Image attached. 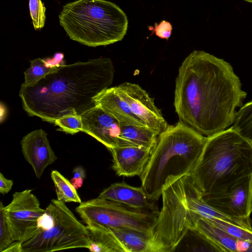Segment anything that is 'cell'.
I'll return each mask as SVG.
<instances>
[{
    "instance_id": "obj_1",
    "label": "cell",
    "mask_w": 252,
    "mask_h": 252,
    "mask_svg": "<svg viewBox=\"0 0 252 252\" xmlns=\"http://www.w3.org/2000/svg\"><path fill=\"white\" fill-rule=\"evenodd\" d=\"M246 96L229 63L195 50L179 67L174 105L180 122L208 137L233 124Z\"/></svg>"
},
{
    "instance_id": "obj_2",
    "label": "cell",
    "mask_w": 252,
    "mask_h": 252,
    "mask_svg": "<svg viewBox=\"0 0 252 252\" xmlns=\"http://www.w3.org/2000/svg\"><path fill=\"white\" fill-rule=\"evenodd\" d=\"M115 69L108 58L62 64L32 86L22 84L19 96L29 116L54 123L64 115H81L113 83Z\"/></svg>"
},
{
    "instance_id": "obj_3",
    "label": "cell",
    "mask_w": 252,
    "mask_h": 252,
    "mask_svg": "<svg viewBox=\"0 0 252 252\" xmlns=\"http://www.w3.org/2000/svg\"><path fill=\"white\" fill-rule=\"evenodd\" d=\"M207 137L179 121L158 135L149 160L139 176L148 197L157 201L163 190L189 174L203 151Z\"/></svg>"
},
{
    "instance_id": "obj_4",
    "label": "cell",
    "mask_w": 252,
    "mask_h": 252,
    "mask_svg": "<svg viewBox=\"0 0 252 252\" xmlns=\"http://www.w3.org/2000/svg\"><path fill=\"white\" fill-rule=\"evenodd\" d=\"M252 175V142L232 127L207 137L189 173L201 195L222 190Z\"/></svg>"
},
{
    "instance_id": "obj_5",
    "label": "cell",
    "mask_w": 252,
    "mask_h": 252,
    "mask_svg": "<svg viewBox=\"0 0 252 252\" xmlns=\"http://www.w3.org/2000/svg\"><path fill=\"white\" fill-rule=\"evenodd\" d=\"M60 25L69 38L90 46H105L121 41L128 20L116 4L105 0H77L63 6Z\"/></svg>"
},
{
    "instance_id": "obj_6",
    "label": "cell",
    "mask_w": 252,
    "mask_h": 252,
    "mask_svg": "<svg viewBox=\"0 0 252 252\" xmlns=\"http://www.w3.org/2000/svg\"><path fill=\"white\" fill-rule=\"evenodd\" d=\"M89 232L64 202L52 199L39 219L35 235L22 243L23 252H50L88 248Z\"/></svg>"
},
{
    "instance_id": "obj_7",
    "label": "cell",
    "mask_w": 252,
    "mask_h": 252,
    "mask_svg": "<svg viewBox=\"0 0 252 252\" xmlns=\"http://www.w3.org/2000/svg\"><path fill=\"white\" fill-rule=\"evenodd\" d=\"M162 206L150 238V252L174 251L189 230L183 177L162 192Z\"/></svg>"
},
{
    "instance_id": "obj_8",
    "label": "cell",
    "mask_w": 252,
    "mask_h": 252,
    "mask_svg": "<svg viewBox=\"0 0 252 252\" xmlns=\"http://www.w3.org/2000/svg\"><path fill=\"white\" fill-rule=\"evenodd\" d=\"M76 211L87 226L129 228L151 237L159 213L136 209L98 196L81 202Z\"/></svg>"
},
{
    "instance_id": "obj_9",
    "label": "cell",
    "mask_w": 252,
    "mask_h": 252,
    "mask_svg": "<svg viewBox=\"0 0 252 252\" xmlns=\"http://www.w3.org/2000/svg\"><path fill=\"white\" fill-rule=\"evenodd\" d=\"M45 212L32 189L14 192L11 202L4 208L13 240L23 243L32 237L38 230L39 220Z\"/></svg>"
},
{
    "instance_id": "obj_10",
    "label": "cell",
    "mask_w": 252,
    "mask_h": 252,
    "mask_svg": "<svg viewBox=\"0 0 252 252\" xmlns=\"http://www.w3.org/2000/svg\"><path fill=\"white\" fill-rule=\"evenodd\" d=\"M202 198L208 205L226 215L250 218L252 212V175L222 190L203 195Z\"/></svg>"
},
{
    "instance_id": "obj_11",
    "label": "cell",
    "mask_w": 252,
    "mask_h": 252,
    "mask_svg": "<svg viewBox=\"0 0 252 252\" xmlns=\"http://www.w3.org/2000/svg\"><path fill=\"white\" fill-rule=\"evenodd\" d=\"M116 88L134 114L146 127L158 135L166 129L169 125L160 111L155 105L153 99L140 86L126 82Z\"/></svg>"
},
{
    "instance_id": "obj_12",
    "label": "cell",
    "mask_w": 252,
    "mask_h": 252,
    "mask_svg": "<svg viewBox=\"0 0 252 252\" xmlns=\"http://www.w3.org/2000/svg\"><path fill=\"white\" fill-rule=\"evenodd\" d=\"M81 116V132L94 138L107 149L121 146V123L115 117L97 105Z\"/></svg>"
},
{
    "instance_id": "obj_13",
    "label": "cell",
    "mask_w": 252,
    "mask_h": 252,
    "mask_svg": "<svg viewBox=\"0 0 252 252\" xmlns=\"http://www.w3.org/2000/svg\"><path fill=\"white\" fill-rule=\"evenodd\" d=\"M21 145L25 159L38 179L45 168L57 159L47 138V133L42 129L33 130L24 136Z\"/></svg>"
},
{
    "instance_id": "obj_14",
    "label": "cell",
    "mask_w": 252,
    "mask_h": 252,
    "mask_svg": "<svg viewBox=\"0 0 252 252\" xmlns=\"http://www.w3.org/2000/svg\"><path fill=\"white\" fill-rule=\"evenodd\" d=\"M113 157L112 169L118 176H140L151 156L152 149L135 146H119L108 149Z\"/></svg>"
},
{
    "instance_id": "obj_15",
    "label": "cell",
    "mask_w": 252,
    "mask_h": 252,
    "mask_svg": "<svg viewBox=\"0 0 252 252\" xmlns=\"http://www.w3.org/2000/svg\"><path fill=\"white\" fill-rule=\"evenodd\" d=\"M129 207L150 212H159L155 201L150 199L141 187L131 186L126 183H116L104 189L98 195Z\"/></svg>"
},
{
    "instance_id": "obj_16",
    "label": "cell",
    "mask_w": 252,
    "mask_h": 252,
    "mask_svg": "<svg viewBox=\"0 0 252 252\" xmlns=\"http://www.w3.org/2000/svg\"><path fill=\"white\" fill-rule=\"evenodd\" d=\"M95 101L96 105L113 116L121 123L146 126L120 96L116 87L109 88L101 92Z\"/></svg>"
},
{
    "instance_id": "obj_17",
    "label": "cell",
    "mask_w": 252,
    "mask_h": 252,
    "mask_svg": "<svg viewBox=\"0 0 252 252\" xmlns=\"http://www.w3.org/2000/svg\"><path fill=\"white\" fill-rule=\"evenodd\" d=\"M189 228L195 229L220 247L223 252H237L239 241L205 218L189 211Z\"/></svg>"
},
{
    "instance_id": "obj_18",
    "label": "cell",
    "mask_w": 252,
    "mask_h": 252,
    "mask_svg": "<svg viewBox=\"0 0 252 252\" xmlns=\"http://www.w3.org/2000/svg\"><path fill=\"white\" fill-rule=\"evenodd\" d=\"M187 205L192 212L206 219L215 218L232 224L252 230L250 218H239L226 215L208 205L198 192H193L187 197Z\"/></svg>"
},
{
    "instance_id": "obj_19",
    "label": "cell",
    "mask_w": 252,
    "mask_h": 252,
    "mask_svg": "<svg viewBox=\"0 0 252 252\" xmlns=\"http://www.w3.org/2000/svg\"><path fill=\"white\" fill-rule=\"evenodd\" d=\"M158 135L145 126L121 123V146H135L153 150Z\"/></svg>"
},
{
    "instance_id": "obj_20",
    "label": "cell",
    "mask_w": 252,
    "mask_h": 252,
    "mask_svg": "<svg viewBox=\"0 0 252 252\" xmlns=\"http://www.w3.org/2000/svg\"><path fill=\"white\" fill-rule=\"evenodd\" d=\"M106 228L114 235L125 252H150V235L126 227Z\"/></svg>"
},
{
    "instance_id": "obj_21",
    "label": "cell",
    "mask_w": 252,
    "mask_h": 252,
    "mask_svg": "<svg viewBox=\"0 0 252 252\" xmlns=\"http://www.w3.org/2000/svg\"><path fill=\"white\" fill-rule=\"evenodd\" d=\"M63 53H57L52 59L37 58L31 61L30 67L24 72L25 82L22 84L27 86L34 85L63 64Z\"/></svg>"
},
{
    "instance_id": "obj_22",
    "label": "cell",
    "mask_w": 252,
    "mask_h": 252,
    "mask_svg": "<svg viewBox=\"0 0 252 252\" xmlns=\"http://www.w3.org/2000/svg\"><path fill=\"white\" fill-rule=\"evenodd\" d=\"M89 232L88 249L94 252H125L114 235L106 228L87 226Z\"/></svg>"
},
{
    "instance_id": "obj_23",
    "label": "cell",
    "mask_w": 252,
    "mask_h": 252,
    "mask_svg": "<svg viewBox=\"0 0 252 252\" xmlns=\"http://www.w3.org/2000/svg\"><path fill=\"white\" fill-rule=\"evenodd\" d=\"M51 177L54 183L57 199L63 202L81 203L77 189L65 177L57 170H53Z\"/></svg>"
},
{
    "instance_id": "obj_24",
    "label": "cell",
    "mask_w": 252,
    "mask_h": 252,
    "mask_svg": "<svg viewBox=\"0 0 252 252\" xmlns=\"http://www.w3.org/2000/svg\"><path fill=\"white\" fill-rule=\"evenodd\" d=\"M231 127L252 142V100L236 112Z\"/></svg>"
},
{
    "instance_id": "obj_25",
    "label": "cell",
    "mask_w": 252,
    "mask_h": 252,
    "mask_svg": "<svg viewBox=\"0 0 252 252\" xmlns=\"http://www.w3.org/2000/svg\"><path fill=\"white\" fill-rule=\"evenodd\" d=\"M206 219L237 240L252 243V230L215 218Z\"/></svg>"
},
{
    "instance_id": "obj_26",
    "label": "cell",
    "mask_w": 252,
    "mask_h": 252,
    "mask_svg": "<svg viewBox=\"0 0 252 252\" xmlns=\"http://www.w3.org/2000/svg\"><path fill=\"white\" fill-rule=\"evenodd\" d=\"M60 127V130L74 134L82 131L83 123L81 115L69 114L57 119L54 123Z\"/></svg>"
},
{
    "instance_id": "obj_27",
    "label": "cell",
    "mask_w": 252,
    "mask_h": 252,
    "mask_svg": "<svg viewBox=\"0 0 252 252\" xmlns=\"http://www.w3.org/2000/svg\"><path fill=\"white\" fill-rule=\"evenodd\" d=\"M29 7L34 30H41L46 20V8L42 0H29Z\"/></svg>"
},
{
    "instance_id": "obj_28",
    "label": "cell",
    "mask_w": 252,
    "mask_h": 252,
    "mask_svg": "<svg viewBox=\"0 0 252 252\" xmlns=\"http://www.w3.org/2000/svg\"><path fill=\"white\" fill-rule=\"evenodd\" d=\"M4 206L0 204V252L3 251L14 241L6 221L4 213Z\"/></svg>"
},
{
    "instance_id": "obj_29",
    "label": "cell",
    "mask_w": 252,
    "mask_h": 252,
    "mask_svg": "<svg viewBox=\"0 0 252 252\" xmlns=\"http://www.w3.org/2000/svg\"><path fill=\"white\" fill-rule=\"evenodd\" d=\"M149 29L157 36L167 40L171 35L172 27L169 22L163 20L159 24L156 23L154 27H149Z\"/></svg>"
},
{
    "instance_id": "obj_30",
    "label": "cell",
    "mask_w": 252,
    "mask_h": 252,
    "mask_svg": "<svg viewBox=\"0 0 252 252\" xmlns=\"http://www.w3.org/2000/svg\"><path fill=\"white\" fill-rule=\"evenodd\" d=\"M13 182L11 180L6 179L4 175L0 173V192L3 194H7L12 189Z\"/></svg>"
},
{
    "instance_id": "obj_31",
    "label": "cell",
    "mask_w": 252,
    "mask_h": 252,
    "mask_svg": "<svg viewBox=\"0 0 252 252\" xmlns=\"http://www.w3.org/2000/svg\"><path fill=\"white\" fill-rule=\"evenodd\" d=\"M3 252H23L22 243L20 241H14Z\"/></svg>"
},
{
    "instance_id": "obj_32",
    "label": "cell",
    "mask_w": 252,
    "mask_h": 252,
    "mask_svg": "<svg viewBox=\"0 0 252 252\" xmlns=\"http://www.w3.org/2000/svg\"><path fill=\"white\" fill-rule=\"evenodd\" d=\"M72 173L73 177H81L84 179L86 177V172L84 169L81 166H78L74 168Z\"/></svg>"
},
{
    "instance_id": "obj_33",
    "label": "cell",
    "mask_w": 252,
    "mask_h": 252,
    "mask_svg": "<svg viewBox=\"0 0 252 252\" xmlns=\"http://www.w3.org/2000/svg\"><path fill=\"white\" fill-rule=\"evenodd\" d=\"M70 182L76 189L81 188L84 183V179L81 177H73L71 179Z\"/></svg>"
},
{
    "instance_id": "obj_34",
    "label": "cell",
    "mask_w": 252,
    "mask_h": 252,
    "mask_svg": "<svg viewBox=\"0 0 252 252\" xmlns=\"http://www.w3.org/2000/svg\"><path fill=\"white\" fill-rule=\"evenodd\" d=\"M6 114V108L5 107L4 105L2 104V103H0V121L2 122V121L4 119V117H5Z\"/></svg>"
},
{
    "instance_id": "obj_35",
    "label": "cell",
    "mask_w": 252,
    "mask_h": 252,
    "mask_svg": "<svg viewBox=\"0 0 252 252\" xmlns=\"http://www.w3.org/2000/svg\"><path fill=\"white\" fill-rule=\"evenodd\" d=\"M247 252H252V243H250L249 247Z\"/></svg>"
},
{
    "instance_id": "obj_36",
    "label": "cell",
    "mask_w": 252,
    "mask_h": 252,
    "mask_svg": "<svg viewBox=\"0 0 252 252\" xmlns=\"http://www.w3.org/2000/svg\"><path fill=\"white\" fill-rule=\"evenodd\" d=\"M244 0L245 1L248 2L252 3V0Z\"/></svg>"
}]
</instances>
